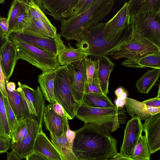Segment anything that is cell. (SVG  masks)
Listing matches in <instances>:
<instances>
[{"instance_id":"obj_4","label":"cell","mask_w":160,"mask_h":160,"mask_svg":"<svg viewBox=\"0 0 160 160\" xmlns=\"http://www.w3.org/2000/svg\"><path fill=\"white\" fill-rule=\"evenodd\" d=\"M104 24L101 22L87 30L75 44L77 48L97 59L102 56H108L111 51L121 45L124 41L115 42L104 38L103 33Z\"/></svg>"},{"instance_id":"obj_55","label":"cell","mask_w":160,"mask_h":160,"mask_svg":"<svg viewBox=\"0 0 160 160\" xmlns=\"http://www.w3.org/2000/svg\"><path fill=\"white\" fill-rule=\"evenodd\" d=\"M5 2V1L4 0H0V4L4 3Z\"/></svg>"},{"instance_id":"obj_32","label":"cell","mask_w":160,"mask_h":160,"mask_svg":"<svg viewBox=\"0 0 160 160\" xmlns=\"http://www.w3.org/2000/svg\"><path fill=\"white\" fill-rule=\"evenodd\" d=\"M26 10L25 0H14L12 2L7 18L8 33L12 30L18 16Z\"/></svg>"},{"instance_id":"obj_19","label":"cell","mask_w":160,"mask_h":160,"mask_svg":"<svg viewBox=\"0 0 160 160\" xmlns=\"http://www.w3.org/2000/svg\"><path fill=\"white\" fill-rule=\"evenodd\" d=\"M34 152L44 156L50 160H63L58 150L42 129L40 131L36 138Z\"/></svg>"},{"instance_id":"obj_50","label":"cell","mask_w":160,"mask_h":160,"mask_svg":"<svg viewBox=\"0 0 160 160\" xmlns=\"http://www.w3.org/2000/svg\"><path fill=\"white\" fill-rule=\"evenodd\" d=\"M5 85L7 91L12 92L16 90L15 84L14 82H9L8 81H6Z\"/></svg>"},{"instance_id":"obj_6","label":"cell","mask_w":160,"mask_h":160,"mask_svg":"<svg viewBox=\"0 0 160 160\" xmlns=\"http://www.w3.org/2000/svg\"><path fill=\"white\" fill-rule=\"evenodd\" d=\"M129 36L120 46L108 54L113 59L132 58L145 54L160 52V48L138 34L131 27Z\"/></svg>"},{"instance_id":"obj_28","label":"cell","mask_w":160,"mask_h":160,"mask_svg":"<svg viewBox=\"0 0 160 160\" xmlns=\"http://www.w3.org/2000/svg\"><path fill=\"white\" fill-rule=\"evenodd\" d=\"M89 56L79 48H67L57 56L59 66L66 65L71 63L82 60Z\"/></svg>"},{"instance_id":"obj_23","label":"cell","mask_w":160,"mask_h":160,"mask_svg":"<svg viewBox=\"0 0 160 160\" xmlns=\"http://www.w3.org/2000/svg\"><path fill=\"white\" fill-rule=\"evenodd\" d=\"M121 64L130 68H160V52L128 58L123 61Z\"/></svg>"},{"instance_id":"obj_16","label":"cell","mask_w":160,"mask_h":160,"mask_svg":"<svg viewBox=\"0 0 160 160\" xmlns=\"http://www.w3.org/2000/svg\"><path fill=\"white\" fill-rule=\"evenodd\" d=\"M18 59L16 45L8 38L0 48V63L6 81H8L12 75Z\"/></svg>"},{"instance_id":"obj_33","label":"cell","mask_w":160,"mask_h":160,"mask_svg":"<svg viewBox=\"0 0 160 160\" xmlns=\"http://www.w3.org/2000/svg\"><path fill=\"white\" fill-rule=\"evenodd\" d=\"M26 10L29 18L40 20L50 25H52L45 14L33 0H25Z\"/></svg>"},{"instance_id":"obj_15","label":"cell","mask_w":160,"mask_h":160,"mask_svg":"<svg viewBox=\"0 0 160 160\" xmlns=\"http://www.w3.org/2000/svg\"><path fill=\"white\" fill-rule=\"evenodd\" d=\"M45 127L50 133V136L58 138L66 133L68 119L67 117L57 114L52 109L51 103L45 106L44 111Z\"/></svg>"},{"instance_id":"obj_26","label":"cell","mask_w":160,"mask_h":160,"mask_svg":"<svg viewBox=\"0 0 160 160\" xmlns=\"http://www.w3.org/2000/svg\"><path fill=\"white\" fill-rule=\"evenodd\" d=\"M81 105L100 108L116 107L108 96L103 93H94L85 94Z\"/></svg>"},{"instance_id":"obj_22","label":"cell","mask_w":160,"mask_h":160,"mask_svg":"<svg viewBox=\"0 0 160 160\" xmlns=\"http://www.w3.org/2000/svg\"><path fill=\"white\" fill-rule=\"evenodd\" d=\"M97 59L98 62V77L100 86L103 94L107 96L109 79L115 64L107 56H102Z\"/></svg>"},{"instance_id":"obj_13","label":"cell","mask_w":160,"mask_h":160,"mask_svg":"<svg viewBox=\"0 0 160 160\" xmlns=\"http://www.w3.org/2000/svg\"><path fill=\"white\" fill-rule=\"evenodd\" d=\"M141 120L135 115L128 120L125 129L123 140L119 153L129 157L143 132Z\"/></svg>"},{"instance_id":"obj_30","label":"cell","mask_w":160,"mask_h":160,"mask_svg":"<svg viewBox=\"0 0 160 160\" xmlns=\"http://www.w3.org/2000/svg\"><path fill=\"white\" fill-rule=\"evenodd\" d=\"M131 11L160 12V0H131Z\"/></svg>"},{"instance_id":"obj_53","label":"cell","mask_w":160,"mask_h":160,"mask_svg":"<svg viewBox=\"0 0 160 160\" xmlns=\"http://www.w3.org/2000/svg\"><path fill=\"white\" fill-rule=\"evenodd\" d=\"M124 90L122 87L118 88L115 91V94L117 98L119 97L120 95Z\"/></svg>"},{"instance_id":"obj_20","label":"cell","mask_w":160,"mask_h":160,"mask_svg":"<svg viewBox=\"0 0 160 160\" xmlns=\"http://www.w3.org/2000/svg\"><path fill=\"white\" fill-rule=\"evenodd\" d=\"M125 105L127 112L132 117L135 115L145 121L151 116L160 112V107L153 108L133 98L127 97Z\"/></svg>"},{"instance_id":"obj_2","label":"cell","mask_w":160,"mask_h":160,"mask_svg":"<svg viewBox=\"0 0 160 160\" xmlns=\"http://www.w3.org/2000/svg\"><path fill=\"white\" fill-rule=\"evenodd\" d=\"M114 0H93L85 11L75 17L61 21L60 34L67 40L78 42L81 35L89 28L98 24L109 14Z\"/></svg>"},{"instance_id":"obj_1","label":"cell","mask_w":160,"mask_h":160,"mask_svg":"<svg viewBox=\"0 0 160 160\" xmlns=\"http://www.w3.org/2000/svg\"><path fill=\"white\" fill-rule=\"evenodd\" d=\"M75 132L72 150L78 160H105L118 153V141L94 124L84 123Z\"/></svg>"},{"instance_id":"obj_14","label":"cell","mask_w":160,"mask_h":160,"mask_svg":"<svg viewBox=\"0 0 160 160\" xmlns=\"http://www.w3.org/2000/svg\"><path fill=\"white\" fill-rule=\"evenodd\" d=\"M42 128L36 120L31 118L29 122L28 133L27 136L21 141L15 142H11L10 149L22 159L26 158L34 152L36 138Z\"/></svg>"},{"instance_id":"obj_39","label":"cell","mask_w":160,"mask_h":160,"mask_svg":"<svg viewBox=\"0 0 160 160\" xmlns=\"http://www.w3.org/2000/svg\"><path fill=\"white\" fill-rule=\"evenodd\" d=\"M28 19V12L26 10L18 18L12 30L9 32L22 31L24 26Z\"/></svg>"},{"instance_id":"obj_36","label":"cell","mask_w":160,"mask_h":160,"mask_svg":"<svg viewBox=\"0 0 160 160\" xmlns=\"http://www.w3.org/2000/svg\"><path fill=\"white\" fill-rule=\"evenodd\" d=\"M32 118L24 117L18 120L19 126L12 135L11 142L21 141L27 136L29 132L30 120Z\"/></svg>"},{"instance_id":"obj_7","label":"cell","mask_w":160,"mask_h":160,"mask_svg":"<svg viewBox=\"0 0 160 160\" xmlns=\"http://www.w3.org/2000/svg\"><path fill=\"white\" fill-rule=\"evenodd\" d=\"M131 27L160 48V12L131 11Z\"/></svg>"},{"instance_id":"obj_11","label":"cell","mask_w":160,"mask_h":160,"mask_svg":"<svg viewBox=\"0 0 160 160\" xmlns=\"http://www.w3.org/2000/svg\"><path fill=\"white\" fill-rule=\"evenodd\" d=\"M17 89L20 93L27 109L30 115L36 120L39 126L42 127L45 104L44 97L39 87L36 89L28 85L18 82Z\"/></svg>"},{"instance_id":"obj_5","label":"cell","mask_w":160,"mask_h":160,"mask_svg":"<svg viewBox=\"0 0 160 160\" xmlns=\"http://www.w3.org/2000/svg\"><path fill=\"white\" fill-rule=\"evenodd\" d=\"M55 71V99L63 107L68 119H72L80 105L75 99L69 72L66 65L59 66Z\"/></svg>"},{"instance_id":"obj_44","label":"cell","mask_w":160,"mask_h":160,"mask_svg":"<svg viewBox=\"0 0 160 160\" xmlns=\"http://www.w3.org/2000/svg\"><path fill=\"white\" fill-rule=\"evenodd\" d=\"M52 108L54 112L58 115L62 117H67L62 106L58 102L51 103Z\"/></svg>"},{"instance_id":"obj_21","label":"cell","mask_w":160,"mask_h":160,"mask_svg":"<svg viewBox=\"0 0 160 160\" xmlns=\"http://www.w3.org/2000/svg\"><path fill=\"white\" fill-rule=\"evenodd\" d=\"M57 28L53 25L29 18L22 31L42 37L54 38L57 33Z\"/></svg>"},{"instance_id":"obj_48","label":"cell","mask_w":160,"mask_h":160,"mask_svg":"<svg viewBox=\"0 0 160 160\" xmlns=\"http://www.w3.org/2000/svg\"><path fill=\"white\" fill-rule=\"evenodd\" d=\"M105 160H133L131 158L123 156L120 153H118L112 157Z\"/></svg>"},{"instance_id":"obj_46","label":"cell","mask_w":160,"mask_h":160,"mask_svg":"<svg viewBox=\"0 0 160 160\" xmlns=\"http://www.w3.org/2000/svg\"><path fill=\"white\" fill-rule=\"evenodd\" d=\"M0 27L3 32L8 36V24L7 18L0 16Z\"/></svg>"},{"instance_id":"obj_47","label":"cell","mask_w":160,"mask_h":160,"mask_svg":"<svg viewBox=\"0 0 160 160\" xmlns=\"http://www.w3.org/2000/svg\"><path fill=\"white\" fill-rule=\"evenodd\" d=\"M66 135L72 147L73 142L75 137L76 132L75 131H73L71 130L69 127V123L67 124Z\"/></svg>"},{"instance_id":"obj_29","label":"cell","mask_w":160,"mask_h":160,"mask_svg":"<svg viewBox=\"0 0 160 160\" xmlns=\"http://www.w3.org/2000/svg\"><path fill=\"white\" fill-rule=\"evenodd\" d=\"M52 142L55 147L63 160H78L73 153L66 133L58 138L50 136Z\"/></svg>"},{"instance_id":"obj_45","label":"cell","mask_w":160,"mask_h":160,"mask_svg":"<svg viewBox=\"0 0 160 160\" xmlns=\"http://www.w3.org/2000/svg\"><path fill=\"white\" fill-rule=\"evenodd\" d=\"M26 159V160H50L44 156L34 152L27 156Z\"/></svg>"},{"instance_id":"obj_38","label":"cell","mask_w":160,"mask_h":160,"mask_svg":"<svg viewBox=\"0 0 160 160\" xmlns=\"http://www.w3.org/2000/svg\"><path fill=\"white\" fill-rule=\"evenodd\" d=\"M3 99L5 105L10 134L12 138V135L19 126L18 120L12 109L8 99L3 97Z\"/></svg>"},{"instance_id":"obj_49","label":"cell","mask_w":160,"mask_h":160,"mask_svg":"<svg viewBox=\"0 0 160 160\" xmlns=\"http://www.w3.org/2000/svg\"><path fill=\"white\" fill-rule=\"evenodd\" d=\"M13 150L7 152V160H22Z\"/></svg>"},{"instance_id":"obj_8","label":"cell","mask_w":160,"mask_h":160,"mask_svg":"<svg viewBox=\"0 0 160 160\" xmlns=\"http://www.w3.org/2000/svg\"><path fill=\"white\" fill-rule=\"evenodd\" d=\"M11 40L16 45L19 59L27 61L42 72L52 71L60 66L57 56L27 43Z\"/></svg>"},{"instance_id":"obj_34","label":"cell","mask_w":160,"mask_h":160,"mask_svg":"<svg viewBox=\"0 0 160 160\" xmlns=\"http://www.w3.org/2000/svg\"><path fill=\"white\" fill-rule=\"evenodd\" d=\"M0 137L11 141V137L3 96L0 90Z\"/></svg>"},{"instance_id":"obj_18","label":"cell","mask_w":160,"mask_h":160,"mask_svg":"<svg viewBox=\"0 0 160 160\" xmlns=\"http://www.w3.org/2000/svg\"><path fill=\"white\" fill-rule=\"evenodd\" d=\"M77 0H35L42 11L52 16L55 20L61 21L62 15Z\"/></svg>"},{"instance_id":"obj_42","label":"cell","mask_w":160,"mask_h":160,"mask_svg":"<svg viewBox=\"0 0 160 160\" xmlns=\"http://www.w3.org/2000/svg\"><path fill=\"white\" fill-rule=\"evenodd\" d=\"M5 81V78L0 63V90L3 97L7 98Z\"/></svg>"},{"instance_id":"obj_10","label":"cell","mask_w":160,"mask_h":160,"mask_svg":"<svg viewBox=\"0 0 160 160\" xmlns=\"http://www.w3.org/2000/svg\"><path fill=\"white\" fill-rule=\"evenodd\" d=\"M8 38L27 43L56 56L67 48L58 33L54 38H44L22 31L11 32L8 33Z\"/></svg>"},{"instance_id":"obj_31","label":"cell","mask_w":160,"mask_h":160,"mask_svg":"<svg viewBox=\"0 0 160 160\" xmlns=\"http://www.w3.org/2000/svg\"><path fill=\"white\" fill-rule=\"evenodd\" d=\"M151 155L146 136L142 135L129 157L133 160H150Z\"/></svg>"},{"instance_id":"obj_25","label":"cell","mask_w":160,"mask_h":160,"mask_svg":"<svg viewBox=\"0 0 160 160\" xmlns=\"http://www.w3.org/2000/svg\"><path fill=\"white\" fill-rule=\"evenodd\" d=\"M160 68L148 70L136 83V87L140 93L148 94L158 80Z\"/></svg>"},{"instance_id":"obj_35","label":"cell","mask_w":160,"mask_h":160,"mask_svg":"<svg viewBox=\"0 0 160 160\" xmlns=\"http://www.w3.org/2000/svg\"><path fill=\"white\" fill-rule=\"evenodd\" d=\"M93 0H77L62 15V18L69 19L76 17L86 10Z\"/></svg>"},{"instance_id":"obj_41","label":"cell","mask_w":160,"mask_h":160,"mask_svg":"<svg viewBox=\"0 0 160 160\" xmlns=\"http://www.w3.org/2000/svg\"><path fill=\"white\" fill-rule=\"evenodd\" d=\"M90 93H103L99 83L93 82L91 84H86L85 90V94Z\"/></svg>"},{"instance_id":"obj_54","label":"cell","mask_w":160,"mask_h":160,"mask_svg":"<svg viewBox=\"0 0 160 160\" xmlns=\"http://www.w3.org/2000/svg\"><path fill=\"white\" fill-rule=\"evenodd\" d=\"M128 93L126 91L124 90L120 95L119 98L121 99L125 100L127 97H128Z\"/></svg>"},{"instance_id":"obj_9","label":"cell","mask_w":160,"mask_h":160,"mask_svg":"<svg viewBox=\"0 0 160 160\" xmlns=\"http://www.w3.org/2000/svg\"><path fill=\"white\" fill-rule=\"evenodd\" d=\"M130 16L131 5L129 1L125 3L112 18L104 23L103 30L104 38L113 42H124L131 30Z\"/></svg>"},{"instance_id":"obj_43","label":"cell","mask_w":160,"mask_h":160,"mask_svg":"<svg viewBox=\"0 0 160 160\" xmlns=\"http://www.w3.org/2000/svg\"><path fill=\"white\" fill-rule=\"evenodd\" d=\"M10 141L0 137V154L7 152L10 149Z\"/></svg>"},{"instance_id":"obj_12","label":"cell","mask_w":160,"mask_h":160,"mask_svg":"<svg viewBox=\"0 0 160 160\" xmlns=\"http://www.w3.org/2000/svg\"><path fill=\"white\" fill-rule=\"evenodd\" d=\"M66 65L71 76L75 99L81 105L87 81L85 58Z\"/></svg>"},{"instance_id":"obj_52","label":"cell","mask_w":160,"mask_h":160,"mask_svg":"<svg viewBox=\"0 0 160 160\" xmlns=\"http://www.w3.org/2000/svg\"><path fill=\"white\" fill-rule=\"evenodd\" d=\"M115 106L119 108H123L125 105V100L122 99L120 98H117L115 100Z\"/></svg>"},{"instance_id":"obj_51","label":"cell","mask_w":160,"mask_h":160,"mask_svg":"<svg viewBox=\"0 0 160 160\" xmlns=\"http://www.w3.org/2000/svg\"><path fill=\"white\" fill-rule=\"evenodd\" d=\"M8 39V36L3 32L0 27V48Z\"/></svg>"},{"instance_id":"obj_3","label":"cell","mask_w":160,"mask_h":160,"mask_svg":"<svg viewBox=\"0 0 160 160\" xmlns=\"http://www.w3.org/2000/svg\"><path fill=\"white\" fill-rule=\"evenodd\" d=\"M75 117L84 123L94 124L104 132L111 135L112 132L126 123V112L123 108H100L80 105Z\"/></svg>"},{"instance_id":"obj_37","label":"cell","mask_w":160,"mask_h":160,"mask_svg":"<svg viewBox=\"0 0 160 160\" xmlns=\"http://www.w3.org/2000/svg\"><path fill=\"white\" fill-rule=\"evenodd\" d=\"M85 61L87 78V84H91L93 82H99L98 77V60L97 59L93 60L87 57L85 58Z\"/></svg>"},{"instance_id":"obj_17","label":"cell","mask_w":160,"mask_h":160,"mask_svg":"<svg viewBox=\"0 0 160 160\" xmlns=\"http://www.w3.org/2000/svg\"><path fill=\"white\" fill-rule=\"evenodd\" d=\"M142 125L150 152L153 153L160 149V112L150 117Z\"/></svg>"},{"instance_id":"obj_27","label":"cell","mask_w":160,"mask_h":160,"mask_svg":"<svg viewBox=\"0 0 160 160\" xmlns=\"http://www.w3.org/2000/svg\"><path fill=\"white\" fill-rule=\"evenodd\" d=\"M7 92L9 104L18 120L24 117H32L25 107L21 95L17 89L12 92Z\"/></svg>"},{"instance_id":"obj_40","label":"cell","mask_w":160,"mask_h":160,"mask_svg":"<svg viewBox=\"0 0 160 160\" xmlns=\"http://www.w3.org/2000/svg\"><path fill=\"white\" fill-rule=\"evenodd\" d=\"M158 94L156 97L143 101L142 103L149 107L153 108L160 107V86L159 84Z\"/></svg>"},{"instance_id":"obj_24","label":"cell","mask_w":160,"mask_h":160,"mask_svg":"<svg viewBox=\"0 0 160 160\" xmlns=\"http://www.w3.org/2000/svg\"><path fill=\"white\" fill-rule=\"evenodd\" d=\"M55 70L49 72H42L38 77L40 88L45 99L50 103L57 102L54 93Z\"/></svg>"}]
</instances>
